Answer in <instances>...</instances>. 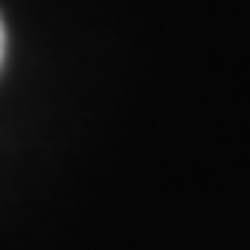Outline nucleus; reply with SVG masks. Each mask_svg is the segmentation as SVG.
<instances>
[{
  "label": "nucleus",
  "instance_id": "f257e3e1",
  "mask_svg": "<svg viewBox=\"0 0 250 250\" xmlns=\"http://www.w3.org/2000/svg\"><path fill=\"white\" fill-rule=\"evenodd\" d=\"M4 45H7V35H4V21H0V62H4Z\"/></svg>",
  "mask_w": 250,
  "mask_h": 250
}]
</instances>
